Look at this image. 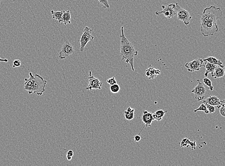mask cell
<instances>
[{"mask_svg": "<svg viewBox=\"0 0 225 166\" xmlns=\"http://www.w3.org/2000/svg\"><path fill=\"white\" fill-rule=\"evenodd\" d=\"M167 112V111H164L163 110H159L154 113H152L153 117L154 119V120L160 121L164 116Z\"/></svg>", "mask_w": 225, "mask_h": 166, "instance_id": "cell-18", "label": "cell"}, {"mask_svg": "<svg viewBox=\"0 0 225 166\" xmlns=\"http://www.w3.org/2000/svg\"><path fill=\"white\" fill-rule=\"evenodd\" d=\"M160 70H156L154 67L151 65H149L148 69L146 70V76L148 79H154L158 75L160 74Z\"/></svg>", "mask_w": 225, "mask_h": 166, "instance_id": "cell-13", "label": "cell"}, {"mask_svg": "<svg viewBox=\"0 0 225 166\" xmlns=\"http://www.w3.org/2000/svg\"><path fill=\"white\" fill-rule=\"evenodd\" d=\"M175 7V4H168L167 6L162 5V11H159V12L156 11L155 13V14L156 15H159L162 14L167 18H171L176 15V12L174 9Z\"/></svg>", "mask_w": 225, "mask_h": 166, "instance_id": "cell-8", "label": "cell"}, {"mask_svg": "<svg viewBox=\"0 0 225 166\" xmlns=\"http://www.w3.org/2000/svg\"><path fill=\"white\" fill-rule=\"evenodd\" d=\"M21 61L19 59H16L13 61V68H15L19 67L21 66Z\"/></svg>", "mask_w": 225, "mask_h": 166, "instance_id": "cell-29", "label": "cell"}, {"mask_svg": "<svg viewBox=\"0 0 225 166\" xmlns=\"http://www.w3.org/2000/svg\"><path fill=\"white\" fill-rule=\"evenodd\" d=\"M134 112L135 109L134 108H131V107H128L126 111L125 112V118L126 120L129 121L132 120L134 116Z\"/></svg>", "mask_w": 225, "mask_h": 166, "instance_id": "cell-19", "label": "cell"}, {"mask_svg": "<svg viewBox=\"0 0 225 166\" xmlns=\"http://www.w3.org/2000/svg\"><path fill=\"white\" fill-rule=\"evenodd\" d=\"M66 157H67V160H71V159H72V157H71V156L67 155Z\"/></svg>", "mask_w": 225, "mask_h": 166, "instance_id": "cell-33", "label": "cell"}, {"mask_svg": "<svg viewBox=\"0 0 225 166\" xmlns=\"http://www.w3.org/2000/svg\"><path fill=\"white\" fill-rule=\"evenodd\" d=\"M3 1V0H0V1Z\"/></svg>", "mask_w": 225, "mask_h": 166, "instance_id": "cell-34", "label": "cell"}, {"mask_svg": "<svg viewBox=\"0 0 225 166\" xmlns=\"http://www.w3.org/2000/svg\"><path fill=\"white\" fill-rule=\"evenodd\" d=\"M29 78H25V82L23 84L24 90L28 91L29 94H36L41 96L45 91L47 81L39 74L33 75L32 72H29Z\"/></svg>", "mask_w": 225, "mask_h": 166, "instance_id": "cell-3", "label": "cell"}, {"mask_svg": "<svg viewBox=\"0 0 225 166\" xmlns=\"http://www.w3.org/2000/svg\"><path fill=\"white\" fill-rule=\"evenodd\" d=\"M142 120L144 124V127H151L152 122L154 121L152 113L148 112L147 110H143Z\"/></svg>", "mask_w": 225, "mask_h": 166, "instance_id": "cell-12", "label": "cell"}, {"mask_svg": "<svg viewBox=\"0 0 225 166\" xmlns=\"http://www.w3.org/2000/svg\"><path fill=\"white\" fill-rule=\"evenodd\" d=\"M98 1L99 6L103 8H107V9L110 8V5L108 0H98Z\"/></svg>", "mask_w": 225, "mask_h": 166, "instance_id": "cell-25", "label": "cell"}, {"mask_svg": "<svg viewBox=\"0 0 225 166\" xmlns=\"http://www.w3.org/2000/svg\"><path fill=\"white\" fill-rule=\"evenodd\" d=\"M71 12L70 10L65 11L64 10V13L62 15L61 23H63L64 25H66L67 24H71Z\"/></svg>", "mask_w": 225, "mask_h": 166, "instance_id": "cell-16", "label": "cell"}, {"mask_svg": "<svg viewBox=\"0 0 225 166\" xmlns=\"http://www.w3.org/2000/svg\"><path fill=\"white\" fill-rule=\"evenodd\" d=\"M211 73L212 77L214 79L222 78L225 75V69L217 65L214 70Z\"/></svg>", "mask_w": 225, "mask_h": 166, "instance_id": "cell-14", "label": "cell"}, {"mask_svg": "<svg viewBox=\"0 0 225 166\" xmlns=\"http://www.w3.org/2000/svg\"><path fill=\"white\" fill-rule=\"evenodd\" d=\"M141 139H142V137H141V136H140V133H139V134L136 135V136H134V141H135V142H138L140 141Z\"/></svg>", "mask_w": 225, "mask_h": 166, "instance_id": "cell-30", "label": "cell"}, {"mask_svg": "<svg viewBox=\"0 0 225 166\" xmlns=\"http://www.w3.org/2000/svg\"><path fill=\"white\" fill-rule=\"evenodd\" d=\"M175 4L174 9L176 12L178 20L183 21L185 25H188L192 17L190 15L189 12L183 8H181L178 3H176Z\"/></svg>", "mask_w": 225, "mask_h": 166, "instance_id": "cell-4", "label": "cell"}, {"mask_svg": "<svg viewBox=\"0 0 225 166\" xmlns=\"http://www.w3.org/2000/svg\"><path fill=\"white\" fill-rule=\"evenodd\" d=\"M74 48L69 41H66L62 46L59 53V58L61 59H65L69 56L74 54Z\"/></svg>", "mask_w": 225, "mask_h": 166, "instance_id": "cell-7", "label": "cell"}, {"mask_svg": "<svg viewBox=\"0 0 225 166\" xmlns=\"http://www.w3.org/2000/svg\"><path fill=\"white\" fill-rule=\"evenodd\" d=\"M198 111H203V112H204L207 114L209 113L208 110L207 109V107H206V106H205V104L204 103H202L198 108L195 110H194V112L196 113L198 112Z\"/></svg>", "mask_w": 225, "mask_h": 166, "instance_id": "cell-24", "label": "cell"}, {"mask_svg": "<svg viewBox=\"0 0 225 166\" xmlns=\"http://www.w3.org/2000/svg\"><path fill=\"white\" fill-rule=\"evenodd\" d=\"M203 82L207 87H208V89L210 90L211 91H212L214 90V86L212 85V82L207 77H205L203 79Z\"/></svg>", "mask_w": 225, "mask_h": 166, "instance_id": "cell-22", "label": "cell"}, {"mask_svg": "<svg viewBox=\"0 0 225 166\" xmlns=\"http://www.w3.org/2000/svg\"><path fill=\"white\" fill-rule=\"evenodd\" d=\"M203 60H204V61H208V62H210L211 63L217 65H218V66L221 67V68L225 69L224 65H223L222 62H221V61L219 60V59H217V58H216L215 57H207V58H204Z\"/></svg>", "mask_w": 225, "mask_h": 166, "instance_id": "cell-17", "label": "cell"}, {"mask_svg": "<svg viewBox=\"0 0 225 166\" xmlns=\"http://www.w3.org/2000/svg\"><path fill=\"white\" fill-rule=\"evenodd\" d=\"M64 13V10L62 11H56L53 10H51V13H52V18L57 21V23H61V20L62 18V15Z\"/></svg>", "mask_w": 225, "mask_h": 166, "instance_id": "cell-20", "label": "cell"}, {"mask_svg": "<svg viewBox=\"0 0 225 166\" xmlns=\"http://www.w3.org/2000/svg\"><path fill=\"white\" fill-rule=\"evenodd\" d=\"M203 103H207L211 106L219 108L222 104L225 103V100H220L219 98L216 96H210L205 100H203Z\"/></svg>", "mask_w": 225, "mask_h": 166, "instance_id": "cell-11", "label": "cell"}, {"mask_svg": "<svg viewBox=\"0 0 225 166\" xmlns=\"http://www.w3.org/2000/svg\"><path fill=\"white\" fill-rule=\"evenodd\" d=\"M8 59L6 58H1L0 57V62H5V63H7L8 62Z\"/></svg>", "mask_w": 225, "mask_h": 166, "instance_id": "cell-32", "label": "cell"}, {"mask_svg": "<svg viewBox=\"0 0 225 166\" xmlns=\"http://www.w3.org/2000/svg\"><path fill=\"white\" fill-rule=\"evenodd\" d=\"M110 91L112 94H117L120 91V87L119 85L117 84L116 83V84H115L110 85Z\"/></svg>", "mask_w": 225, "mask_h": 166, "instance_id": "cell-23", "label": "cell"}, {"mask_svg": "<svg viewBox=\"0 0 225 166\" xmlns=\"http://www.w3.org/2000/svg\"><path fill=\"white\" fill-rule=\"evenodd\" d=\"M102 83L101 82L95 77L92 75V72H89L88 84L86 88V90L92 91L93 90H101L102 88Z\"/></svg>", "mask_w": 225, "mask_h": 166, "instance_id": "cell-9", "label": "cell"}, {"mask_svg": "<svg viewBox=\"0 0 225 166\" xmlns=\"http://www.w3.org/2000/svg\"><path fill=\"white\" fill-rule=\"evenodd\" d=\"M121 46L120 56L122 60H125L127 63L130 64L132 70L134 71V58L138 54V52L135 50L134 45L129 41L125 36L124 27H121Z\"/></svg>", "mask_w": 225, "mask_h": 166, "instance_id": "cell-2", "label": "cell"}, {"mask_svg": "<svg viewBox=\"0 0 225 166\" xmlns=\"http://www.w3.org/2000/svg\"><path fill=\"white\" fill-rule=\"evenodd\" d=\"M204 60L202 58L195 59L192 61L187 62L185 64V67L189 72L199 71L204 64Z\"/></svg>", "mask_w": 225, "mask_h": 166, "instance_id": "cell-10", "label": "cell"}, {"mask_svg": "<svg viewBox=\"0 0 225 166\" xmlns=\"http://www.w3.org/2000/svg\"><path fill=\"white\" fill-rule=\"evenodd\" d=\"M204 103L205 106H206L207 109L208 110L209 113H213L215 112V111H216V107H215V106L207 104V103Z\"/></svg>", "mask_w": 225, "mask_h": 166, "instance_id": "cell-26", "label": "cell"}, {"mask_svg": "<svg viewBox=\"0 0 225 166\" xmlns=\"http://www.w3.org/2000/svg\"><path fill=\"white\" fill-rule=\"evenodd\" d=\"M107 82L110 85L115 84L117 83L116 79L115 77H112V78L108 79L107 80Z\"/></svg>", "mask_w": 225, "mask_h": 166, "instance_id": "cell-28", "label": "cell"}, {"mask_svg": "<svg viewBox=\"0 0 225 166\" xmlns=\"http://www.w3.org/2000/svg\"><path fill=\"white\" fill-rule=\"evenodd\" d=\"M204 64H203V66L204 67L205 69H206L205 73H204V76H205V77H207L208 74H209V73L212 72L217 65L211 63L210 62L206 61H204Z\"/></svg>", "mask_w": 225, "mask_h": 166, "instance_id": "cell-15", "label": "cell"}, {"mask_svg": "<svg viewBox=\"0 0 225 166\" xmlns=\"http://www.w3.org/2000/svg\"><path fill=\"white\" fill-rule=\"evenodd\" d=\"M67 155L73 157V155H74V152H73L72 150H69V151L67 152Z\"/></svg>", "mask_w": 225, "mask_h": 166, "instance_id": "cell-31", "label": "cell"}, {"mask_svg": "<svg viewBox=\"0 0 225 166\" xmlns=\"http://www.w3.org/2000/svg\"><path fill=\"white\" fill-rule=\"evenodd\" d=\"M220 114L221 116L225 117V103L222 104V106L219 107Z\"/></svg>", "mask_w": 225, "mask_h": 166, "instance_id": "cell-27", "label": "cell"}, {"mask_svg": "<svg viewBox=\"0 0 225 166\" xmlns=\"http://www.w3.org/2000/svg\"><path fill=\"white\" fill-rule=\"evenodd\" d=\"M223 12L219 7L210 6L205 8L201 18L200 31L204 37L213 36L219 31L217 20L222 15Z\"/></svg>", "mask_w": 225, "mask_h": 166, "instance_id": "cell-1", "label": "cell"}, {"mask_svg": "<svg viewBox=\"0 0 225 166\" xmlns=\"http://www.w3.org/2000/svg\"><path fill=\"white\" fill-rule=\"evenodd\" d=\"M198 84L195 87L192 91V94H195V99L198 102L204 100L207 93V89L204 84L200 82L199 79H197Z\"/></svg>", "mask_w": 225, "mask_h": 166, "instance_id": "cell-6", "label": "cell"}, {"mask_svg": "<svg viewBox=\"0 0 225 166\" xmlns=\"http://www.w3.org/2000/svg\"><path fill=\"white\" fill-rule=\"evenodd\" d=\"M189 139H190L186 138V139H183L182 140L181 143H180L181 148H183V147H186V146L187 147H188L189 146H191L192 148H193V147L194 148V149L195 148V147L196 146V143H195L196 141H195L192 142H191V141H190Z\"/></svg>", "mask_w": 225, "mask_h": 166, "instance_id": "cell-21", "label": "cell"}, {"mask_svg": "<svg viewBox=\"0 0 225 166\" xmlns=\"http://www.w3.org/2000/svg\"><path fill=\"white\" fill-rule=\"evenodd\" d=\"M93 29L89 27H86L83 30V32L81 36L79 42L80 43V51L83 52L85 49V47L89 41H92L94 37L92 35Z\"/></svg>", "mask_w": 225, "mask_h": 166, "instance_id": "cell-5", "label": "cell"}]
</instances>
